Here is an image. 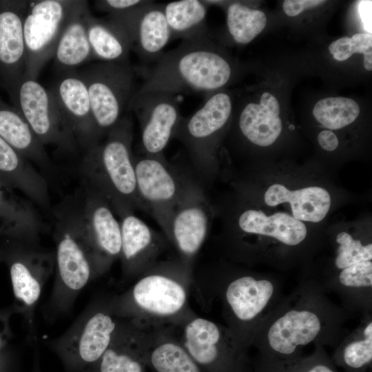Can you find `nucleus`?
Instances as JSON below:
<instances>
[{
    "label": "nucleus",
    "mask_w": 372,
    "mask_h": 372,
    "mask_svg": "<svg viewBox=\"0 0 372 372\" xmlns=\"http://www.w3.org/2000/svg\"><path fill=\"white\" fill-rule=\"evenodd\" d=\"M127 110L133 111L138 118L143 154L165 157L164 150L174 138L182 118L175 94L136 90Z\"/></svg>",
    "instance_id": "nucleus-15"
},
{
    "label": "nucleus",
    "mask_w": 372,
    "mask_h": 372,
    "mask_svg": "<svg viewBox=\"0 0 372 372\" xmlns=\"http://www.w3.org/2000/svg\"><path fill=\"white\" fill-rule=\"evenodd\" d=\"M11 311H0V353L5 351L11 337L9 319Z\"/></svg>",
    "instance_id": "nucleus-41"
},
{
    "label": "nucleus",
    "mask_w": 372,
    "mask_h": 372,
    "mask_svg": "<svg viewBox=\"0 0 372 372\" xmlns=\"http://www.w3.org/2000/svg\"><path fill=\"white\" fill-rule=\"evenodd\" d=\"M254 372H340L325 348L316 345L313 352L295 360L254 364Z\"/></svg>",
    "instance_id": "nucleus-36"
},
{
    "label": "nucleus",
    "mask_w": 372,
    "mask_h": 372,
    "mask_svg": "<svg viewBox=\"0 0 372 372\" xmlns=\"http://www.w3.org/2000/svg\"><path fill=\"white\" fill-rule=\"evenodd\" d=\"M121 248L120 258L126 273L143 271L154 260L160 251L161 237L134 213L120 218Z\"/></svg>",
    "instance_id": "nucleus-22"
},
{
    "label": "nucleus",
    "mask_w": 372,
    "mask_h": 372,
    "mask_svg": "<svg viewBox=\"0 0 372 372\" xmlns=\"http://www.w3.org/2000/svg\"><path fill=\"white\" fill-rule=\"evenodd\" d=\"M147 1L145 0H102L95 1V5L99 10L113 14L132 9Z\"/></svg>",
    "instance_id": "nucleus-39"
},
{
    "label": "nucleus",
    "mask_w": 372,
    "mask_h": 372,
    "mask_svg": "<svg viewBox=\"0 0 372 372\" xmlns=\"http://www.w3.org/2000/svg\"><path fill=\"white\" fill-rule=\"evenodd\" d=\"M220 285L230 330L248 349L262 324L285 296L276 278L255 273H235Z\"/></svg>",
    "instance_id": "nucleus-5"
},
{
    "label": "nucleus",
    "mask_w": 372,
    "mask_h": 372,
    "mask_svg": "<svg viewBox=\"0 0 372 372\" xmlns=\"http://www.w3.org/2000/svg\"><path fill=\"white\" fill-rule=\"evenodd\" d=\"M333 271L314 278L351 315L372 313V244L347 231L336 235Z\"/></svg>",
    "instance_id": "nucleus-6"
},
{
    "label": "nucleus",
    "mask_w": 372,
    "mask_h": 372,
    "mask_svg": "<svg viewBox=\"0 0 372 372\" xmlns=\"http://www.w3.org/2000/svg\"><path fill=\"white\" fill-rule=\"evenodd\" d=\"M183 347L192 359L209 372H253L247 349L229 329L205 318L186 325Z\"/></svg>",
    "instance_id": "nucleus-12"
},
{
    "label": "nucleus",
    "mask_w": 372,
    "mask_h": 372,
    "mask_svg": "<svg viewBox=\"0 0 372 372\" xmlns=\"http://www.w3.org/2000/svg\"><path fill=\"white\" fill-rule=\"evenodd\" d=\"M87 30L95 59L130 64V39L118 21L110 16L106 19L96 18L90 12L87 17Z\"/></svg>",
    "instance_id": "nucleus-27"
},
{
    "label": "nucleus",
    "mask_w": 372,
    "mask_h": 372,
    "mask_svg": "<svg viewBox=\"0 0 372 372\" xmlns=\"http://www.w3.org/2000/svg\"><path fill=\"white\" fill-rule=\"evenodd\" d=\"M237 225L242 234L271 238L291 249L304 244L308 234L302 221L283 212L267 216L260 210L248 209L239 215Z\"/></svg>",
    "instance_id": "nucleus-23"
},
{
    "label": "nucleus",
    "mask_w": 372,
    "mask_h": 372,
    "mask_svg": "<svg viewBox=\"0 0 372 372\" xmlns=\"http://www.w3.org/2000/svg\"><path fill=\"white\" fill-rule=\"evenodd\" d=\"M14 107L44 145L73 151L77 143L50 90L37 79L23 76L9 94Z\"/></svg>",
    "instance_id": "nucleus-13"
},
{
    "label": "nucleus",
    "mask_w": 372,
    "mask_h": 372,
    "mask_svg": "<svg viewBox=\"0 0 372 372\" xmlns=\"http://www.w3.org/2000/svg\"><path fill=\"white\" fill-rule=\"evenodd\" d=\"M109 16L118 21L127 31L131 49L145 63L156 62L172 40L162 4L147 1L132 9Z\"/></svg>",
    "instance_id": "nucleus-18"
},
{
    "label": "nucleus",
    "mask_w": 372,
    "mask_h": 372,
    "mask_svg": "<svg viewBox=\"0 0 372 372\" xmlns=\"http://www.w3.org/2000/svg\"><path fill=\"white\" fill-rule=\"evenodd\" d=\"M103 143L87 149L79 170L87 187L99 192L119 216L142 209L132 151L133 123L124 116Z\"/></svg>",
    "instance_id": "nucleus-3"
},
{
    "label": "nucleus",
    "mask_w": 372,
    "mask_h": 372,
    "mask_svg": "<svg viewBox=\"0 0 372 372\" xmlns=\"http://www.w3.org/2000/svg\"><path fill=\"white\" fill-rule=\"evenodd\" d=\"M232 113L231 96L224 92L209 94L194 113L181 118L174 138L185 146L199 177L204 180L215 171L221 134Z\"/></svg>",
    "instance_id": "nucleus-8"
},
{
    "label": "nucleus",
    "mask_w": 372,
    "mask_h": 372,
    "mask_svg": "<svg viewBox=\"0 0 372 372\" xmlns=\"http://www.w3.org/2000/svg\"><path fill=\"white\" fill-rule=\"evenodd\" d=\"M33 372H41L38 361H37V362L34 364V368L33 369Z\"/></svg>",
    "instance_id": "nucleus-46"
},
{
    "label": "nucleus",
    "mask_w": 372,
    "mask_h": 372,
    "mask_svg": "<svg viewBox=\"0 0 372 372\" xmlns=\"http://www.w3.org/2000/svg\"><path fill=\"white\" fill-rule=\"evenodd\" d=\"M56 276L46 313L68 311L83 289L96 276L86 243L81 204L63 203L54 213Z\"/></svg>",
    "instance_id": "nucleus-4"
},
{
    "label": "nucleus",
    "mask_w": 372,
    "mask_h": 372,
    "mask_svg": "<svg viewBox=\"0 0 372 372\" xmlns=\"http://www.w3.org/2000/svg\"><path fill=\"white\" fill-rule=\"evenodd\" d=\"M91 369L93 372H143L133 332L118 324L110 345Z\"/></svg>",
    "instance_id": "nucleus-33"
},
{
    "label": "nucleus",
    "mask_w": 372,
    "mask_h": 372,
    "mask_svg": "<svg viewBox=\"0 0 372 372\" xmlns=\"http://www.w3.org/2000/svg\"><path fill=\"white\" fill-rule=\"evenodd\" d=\"M85 372H93L92 369L91 368L86 370Z\"/></svg>",
    "instance_id": "nucleus-47"
},
{
    "label": "nucleus",
    "mask_w": 372,
    "mask_h": 372,
    "mask_svg": "<svg viewBox=\"0 0 372 372\" xmlns=\"http://www.w3.org/2000/svg\"><path fill=\"white\" fill-rule=\"evenodd\" d=\"M11 358L7 351L0 353V372H11Z\"/></svg>",
    "instance_id": "nucleus-44"
},
{
    "label": "nucleus",
    "mask_w": 372,
    "mask_h": 372,
    "mask_svg": "<svg viewBox=\"0 0 372 372\" xmlns=\"http://www.w3.org/2000/svg\"><path fill=\"white\" fill-rule=\"evenodd\" d=\"M107 309L92 303L50 347L67 372H85L94 366L111 344L118 327Z\"/></svg>",
    "instance_id": "nucleus-9"
},
{
    "label": "nucleus",
    "mask_w": 372,
    "mask_h": 372,
    "mask_svg": "<svg viewBox=\"0 0 372 372\" xmlns=\"http://www.w3.org/2000/svg\"><path fill=\"white\" fill-rule=\"evenodd\" d=\"M267 24L265 14L242 3L234 2L227 9V25L234 41L247 44L256 37Z\"/></svg>",
    "instance_id": "nucleus-34"
},
{
    "label": "nucleus",
    "mask_w": 372,
    "mask_h": 372,
    "mask_svg": "<svg viewBox=\"0 0 372 372\" xmlns=\"http://www.w3.org/2000/svg\"><path fill=\"white\" fill-rule=\"evenodd\" d=\"M78 145L88 149L101 138L95 125L86 85L74 70L60 73L50 88Z\"/></svg>",
    "instance_id": "nucleus-19"
},
{
    "label": "nucleus",
    "mask_w": 372,
    "mask_h": 372,
    "mask_svg": "<svg viewBox=\"0 0 372 372\" xmlns=\"http://www.w3.org/2000/svg\"><path fill=\"white\" fill-rule=\"evenodd\" d=\"M81 213L85 240L97 277L120 256L121 223L107 201L89 187L81 203Z\"/></svg>",
    "instance_id": "nucleus-17"
},
{
    "label": "nucleus",
    "mask_w": 372,
    "mask_h": 372,
    "mask_svg": "<svg viewBox=\"0 0 372 372\" xmlns=\"http://www.w3.org/2000/svg\"><path fill=\"white\" fill-rule=\"evenodd\" d=\"M371 1H360L358 12L364 29L371 34Z\"/></svg>",
    "instance_id": "nucleus-43"
},
{
    "label": "nucleus",
    "mask_w": 372,
    "mask_h": 372,
    "mask_svg": "<svg viewBox=\"0 0 372 372\" xmlns=\"http://www.w3.org/2000/svg\"><path fill=\"white\" fill-rule=\"evenodd\" d=\"M89 94L94 121L101 138L124 116L136 92L130 64L94 63L79 72Z\"/></svg>",
    "instance_id": "nucleus-11"
},
{
    "label": "nucleus",
    "mask_w": 372,
    "mask_h": 372,
    "mask_svg": "<svg viewBox=\"0 0 372 372\" xmlns=\"http://www.w3.org/2000/svg\"><path fill=\"white\" fill-rule=\"evenodd\" d=\"M150 362L157 372H201L200 366L184 347L173 342H165L154 348Z\"/></svg>",
    "instance_id": "nucleus-37"
},
{
    "label": "nucleus",
    "mask_w": 372,
    "mask_h": 372,
    "mask_svg": "<svg viewBox=\"0 0 372 372\" xmlns=\"http://www.w3.org/2000/svg\"><path fill=\"white\" fill-rule=\"evenodd\" d=\"M0 136L21 156L39 166L51 168L44 145L25 119L14 107L0 99Z\"/></svg>",
    "instance_id": "nucleus-28"
},
{
    "label": "nucleus",
    "mask_w": 372,
    "mask_h": 372,
    "mask_svg": "<svg viewBox=\"0 0 372 372\" xmlns=\"http://www.w3.org/2000/svg\"><path fill=\"white\" fill-rule=\"evenodd\" d=\"M87 2L69 22L56 45L53 59L60 73L72 70L79 65L95 59L89 42L87 17L90 12Z\"/></svg>",
    "instance_id": "nucleus-30"
},
{
    "label": "nucleus",
    "mask_w": 372,
    "mask_h": 372,
    "mask_svg": "<svg viewBox=\"0 0 372 372\" xmlns=\"http://www.w3.org/2000/svg\"><path fill=\"white\" fill-rule=\"evenodd\" d=\"M313 278H304L284 296L256 334L258 364L285 362L313 344L335 347L347 333L352 315L332 302Z\"/></svg>",
    "instance_id": "nucleus-1"
},
{
    "label": "nucleus",
    "mask_w": 372,
    "mask_h": 372,
    "mask_svg": "<svg viewBox=\"0 0 372 372\" xmlns=\"http://www.w3.org/2000/svg\"><path fill=\"white\" fill-rule=\"evenodd\" d=\"M321 0H286L283 2V10L289 17H295L303 11L323 4Z\"/></svg>",
    "instance_id": "nucleus-40"
},
{
    "label": "nucleus",
    "mask_w": 372,
    "mask_h": 372,
    "mask_svg": "<svg viewBox=\"0 0 372 372\" xmlns=\"http://www.w3.org/2000/svg\"><path fill=\"white\" fill-rule=\"evenodd\" d=\"M187 293L182 284L168 274L154 272L143 276L133 287L130 300L139 309L166 317L179 312Z\"/></svg>",
    "instance_id": "nucleus-21"
},
{
    "label": "nucleus",
    "mask_w": 372,
    "mask_h": 372,
    "mask_svg": "<svg viewBox=\"0 0 372 372\" xmlns=\"http://www.w3.org/2000/svg\"><path fill=\"white\" fill-rule=\"evenodd\" d=\"M211 213L201 185L185 174L181 193L171 218L169 240L185 261L194 258L203 245Z\"/></svg>",
    "instance_id": "nucleus-16"
},
{
    "label": "nucleus",
    "mask_w": 372,
    "mask_h": 372,
    "mask_svg": "<svg viewBox=\"0 0 372 372\" xmlns=\"http://www.w3.org/2000/svg\"><path fill=\"white\" fill-rule=\"evenodd\" d=\"M134 165L143 210L154 218L169 240L171 218L185 174L174 169L165 157L134 156Z\"/></svg>",
    "instance_id": "nucleus-14"
},
{
    "label": "nucleus",
    "mask_w": 372,
    "mask_h": 372,
    "mask_svg": "<svg viewBox=\"0 0 372 372\" xmlns=\"http://www.w3.org/2000/svg\"><path fill=\"white\" fill-rule=\"evenodd\" d=\"M1 238L0 261L9 269L15 309L23 316L32 336L35 308L55 267V256L39 247L37 243Z\"/></svg>",
    "instance_id": "nucleus-7"
},
{
    "label": "nucleus",
    "mask_w": 372,
    "mask_h": 372,
    "mask_svg": "<svg viewBox=\"0 0 372 372\" xmlns=\"http://www.w3.org/2000/svg\"><path fill=\"white\" fill-rule=\"evenodd\" d=\"M0 180L13 189H17L37 204L49 205L46 179L0 136Z\"/></svg>",
    "instance_id": "nucleus-24"
},
{
    "label": "nucleus",
    "mask_w": 372,
    "mask_h": 372,
    "mask_svg": "<svg viewBox=\"0 0 372 372\" xmlns=\"http://www.w3.org/2000/svg\"><path fill=\"white\" fill-rule=\"evenodd\" d=\"M364 67L367 70H372V53L364 55Z\"/></svg>",
    "instance_id": "nucleus-45"
},
{
    "label": "nucleus",
    "mask_w": 372,
    "mask_h": 372,
    "mask_svg": "<svg viewBox=\"0 0 372 372\" xmlns=\"http://www.w3.org/2000/svg\"><path fill=\"white\" fill-rule=\"evenodd\" d=\"M280 104L275 96L264 92L260 103L249 102L240 112L238 126L242 135L251 143L266 147L272 145L282 131Z\"/></svg>",
    "instance_id": "nucleus-25"
},
{
    "label": "nucleus",
    "mask_w": 372,
    "mask_h": 372,
    "mask_svg": "<svg viewBox=\"0 0 372 372\" xmlns=\"http://www.w3.org/2000/svg\"><path fill=\"white\" fill-rule=\"evenodd\" d=\"M172 40H191L207 36L208 5L201 0H180L162 3Z\"/></svg>",
    "instance_id": "nucleus-32"
},
{
    "label": "nucleus",
    "mask_w": 372,
    "mask_h": 372,
    "mask_svg": "<svg viewBox=\"0 0 372 372\" xmlns=\"http://www.w3.org/2000/svg\"><path fill=\"white\" fill-rule=\"evenodd\" d=\"M144 82L139 92L158 90L177 92H216L231 80V64L207 36L183 40L164 52L154 66L141 68Z\"/></svg>",
    "instance_id": "nucleus-2"
},
{
    "label": "nucleus",
    "mask_w": 372,
    "mask_h": 372,
    "mask_svg": "<svg viewBox=\"0 0 372 372\" xmlns=\"http://www.w3.org/2000/svg\"><path fill=\"white\" fill-rule=\"evenodd\" d=\"M330 53L335 60L342 61L357 53V48L351 37H343L333 41L329 46Z\"/></svg>",
    "instance_id": "nucleus-38"
},
{
    "label": "nucleus",
    "mask_w": 372,
    "mask_h": 372,
    "mask_svg": "<svg viewBox=\"0 0 372 372\" xmlns=\"http://www.w3.org/2000/svg\"><path fill=\"white\" fill-rule=\"evenodd\" d=\"M320 145L325 150L331 152L338 145V139L336 135L331 130H323L318 136Z\"/></svg>",
    "instance_id": "nucleus-42"
},
{
    "label": "nucleus",
    "mask_w": 372,
    "mask_h": 372,
    "mask_svg": "<svg viewBox=\"0 0 372 372\" xmlns=\"http://www.w3.org/2000/svg\"><path fill=\"white\" fill-rule=\"evenodd\" d=\"M80 0L28 1L23 19L25 72L37 79L45 64L53 58L66 26L87 3Z\"/></svg>",
    "instance_id": "nucleus-10"
},
{
    "label": "nucleus",
    "mask_w": 372,
    "mask_h": 372,
    "mask_svg": "<svg viewBox=\"0 0 372 372\" xmlns=\"http://www.w3.org/2000/svg\"><path fill=\"white\" fill-rule=\"evenodd\" d=\"M264 199L266 205L270 207L289 203L293 218L311 223L322 220L331 206L329 193L318 186L291 191L282 185L273 184L266 191Z\"/></svg>",
    "instance_id": "nucleus-26"
},
{
    "label": "nucleus",
    "mask_w": 372,
    "mask_h": 372,
    "mask_svg": "<svg viewBox=\"0 0 372 372\" xmlns=\"http://www.w3.org/2000/svg\"><path fill=\"white\" fill-rule=\"evenodd\" d=\"M331 357L344 372H368L372 365V313L362 316L359 324L347 333Z\"/></svg>",
    "instance_id": "nucleus-31"
},
{
    "label": "nucleus",
    "mask_w": 372,
    "mask_h": 372,
    "mask_svg": "<svg viewBox=\"0 0 372 372\" xmlns=\"http://www.w3.org/2000/svg\"><path fill=\"white\" fill-rule=\"evenodd\" d=\"M28 1H0V83L10 94L25 72L23 19Z\"/></svg>",
    "instance_id": "nucleus-20"
},
{
    "label": "nucleus",
    "mask_w": 372,
    "mask_h": 372,
    "mask_svg": "<svg viewBox=\"0 0 372 372\" xmlns=\"http://www.w3.org/2000/svg\"><path fill=\"white\" fill-rule=\"evenodd\" d=\"M13 189L0 180V237L34 238L43 227L39 215Z\"/></svg>",
    "instance_id": "nucleus-29"
},
{
    "label": "nucleus",
    "mask_w": 372,
    "mask_h": 372,
    "mask_svg": "<svg viewBox=\"0 0 372 372\" xmlns=\"http://www.w3.org/2000/svg\"><path fill=\"white\" fill-rule=\"evenodd\" d=\"M360 114V107L354 100L347 97H328L315 105L313 114L323 126L338 130L353 123Z\"/></svg>",
    "instance_id": "nucleus-35"
}]
</instances>
